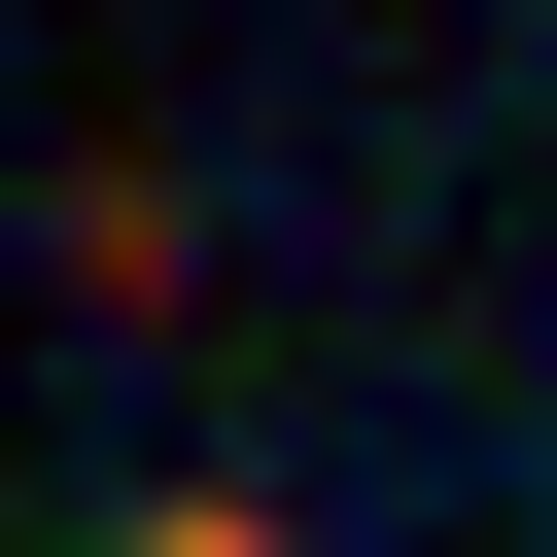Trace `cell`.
I'll return each mask as SVG.
<instances>
[{"label":"cell","instance_id":"cell-1","mask_svg":"<svg viewBox=\"0 0 557 557\" xmlns=\"http://www.w3.org/2000/svg\"><path fill=\"white\" fill-rule=\"evenodd\" d=\"M139 557H278V522H244V487H139Z\"/></svg>","mask_w":557,"mask_h":557}]
</instances>
